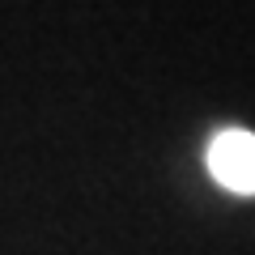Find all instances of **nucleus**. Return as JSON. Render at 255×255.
Here are the masks:
<instances>
[{
    "mask_svg": "<svg viewBox=\"0 0 255 255\" xmlns=\"http://www.w3.org/2000/svg\"><path fill=\"white\" fill-rule=\"evenodd\" d=\"M209 170L230 191H255V136L251 132H221L209 149Z\"/></svg>",
    "mask_w": 255,
    "mask_h": 255,
    "instance_id": "1",
    "label": "nucleus"
}]
</instances>
